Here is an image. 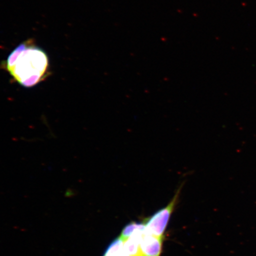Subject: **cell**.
Instances as JSON below:
<instances>
[{
  "label": "cell",
  "mask_w": 256,
  "mask_h": 256,
  "mask_svg": "<svg viewBox=\"0 0 256 256\" xmlns=\"http://www.w3.org/2000/svg\"><path fill=\"white\" fill-rule=\"evenodd\" d=\"M144 229H146V226L144 222H130L124 227L120 238L122 240H126L132 236L134 234Z\"/></svg>",
  "instance_id": "obj_5"
},
{
  "label": "cell",
  "mask_w": 256,
  "mask_h": 256,
  "mask_svg": "<svg viewBox=\"0 0 256 256\" xmlns=\"http://www.w3.org/2000/svg\"><path fill=\"white\" fill-rule=\"evenodd\" d=\"M180 190L181 188H178L174 196L167 206L160 210L151 216L144 220L143 222L147 232L160 238H164L170 220L177 204Z\"/></svg>",
  "instance_id": "obj_2"
},
{
  "label": "cell",
  "mask_w": 256,
  "mask_h": 256,
  "mask_svg": "<svg viewBox=\"0 0 256 256\" xmlns=\"http://www.w3.org/2000/svg\"><path fill=\"white\" fill-rule=\"evenodd\" d=\"M2 64L14 81L26 88L40 84L50 72L47 54L37 46L33 40L19 44Z\"/></svg>",
  "instance_id": "obj_1"
},
{
  "label": "cell",
  "mask_w": 256,
  "mask_h": 256,
  "mask_svg": "<svg viewBox=\"0 0 256 256\" xmlns=\"http://www.w3.org/2000/svg\"><path fill=\"white\" fill-rule=\"evenodd\" d=\"M164 238L156 236L146 231L143 233L140 248L144 256H161Z\"/></svg>",
  "instance_id": "obj_3"
},
{
  "label": "cell",
  "mask_w": 256,
  "mask_h": 256,
  "mask_svg": "<svg viewBox=\"0 0 256 256\" xmlns=\"http://www.w3.org/2000/svg\"><path fill=\"white\" fill-rule=\"evenodd\" d=\"M103 256H130L124 246V240L119 238L114 240L106 250Z\"/></svg>",
  "instance_id": "obj_4"
}]
</instances>
